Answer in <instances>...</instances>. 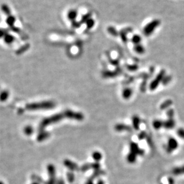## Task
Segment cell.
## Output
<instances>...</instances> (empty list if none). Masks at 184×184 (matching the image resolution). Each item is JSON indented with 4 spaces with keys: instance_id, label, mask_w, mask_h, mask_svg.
I'll return each instance as SVG.
<instances>
[{
    "instance_id": "6da1fadb",
    "label": "cell",
    "mask_w": 184,
    "mask_h": 184,
    "mask_svg": "<svg viewBox=\"0 0 184 184\" xmlns=\"http://www.w3.org/2000/svg\"><path fill=\"white\" fill-rule=\"evenodd\" d=\"M161 22L160 20L155 19L153 21L148 23L144 29V34L145 36H149L153 33L154 30L157 28V27L160 25Z\"/></svg>"
},
{
    "instance_id": "7a4b0ae2",
    "label": "cell",
    "mask_w": 184,
    "mask_h": 184,
    "mask_svg": "<svg viewBox=\"0 0 184 184\" xmlns=\"http://www.w3.org/2000/svg\"><path fill=\"white\" fill-rule=\"evenodd\" d=\"M165 74H166V71L165 70H161L157 75V76L156 77L155 79L154 80L151 82L150 86H149V89L151 90H154L155 89H156L157 87H158L159 83L161 82V81H162L163 78H165Z\"/></svg>"
},
{
    "instance_id": "3957f363",
    "label": "cell",
    "mask_w": 184,
    "mask_h": 184,
    "mask_svg": "<svg viewBox=\"0 0 184 184\" xmlns=\"http://www.w3.org/2000/svg\"><path fill=\"white\" fill-rule=\"evenodd\" d=\"M178 147V142L173 138H170L168 141L167 145L166 147V151L167 153H170L175 151Z\"/></svg>"
},
{
    "instance_id": "277c9868",
    "label": "cell",
    "mask_w": 184,
    "mask_h": 184,
    "mask_svg": "<svg viewBox=\"0 0 184 184\" xmlns=\"http://www.w3.org/2000/svg\"><path fill=\"white\" fill-rule=\"evenodd\" d=\"M65 117L71 119L81 121L84 119V115L80 112H75L71 111H67L65 112Z\"/></svg>"
},
{
    "instance_id": "5b68a950",
    "label": "cell",
    "mask_w": 184,
    "mask_h": 184,
    "mask_svg": "<svg viewBox=\"0 0 184 184\" xmlns=\"http://www.w3.org/2000/svg\"><path fill=\"white\" fill-rule=\"evenodd\" d=\"M115 130L117 132H122V131H127V132H131L132 128L127 125L124 124H118L115 126Z\"/></svg>"
},
{
    "instance_id": "8992f818",
    "label": "cell",
    "mask_w": 184,
    "mask_h": 184,
    "mask_svg": "<svg viewBox=\"0 0 184 184\" xmlns=\"http://www.w3.org/2000/svg\"><path fill=\"white\" fill-rule=\"evenodd\" d=\"M64 164L68 168H69L71 170H77L79 169L76 163H75L70 160H65Z\"/></svg>"
},
{
    "instance_id": "52a82bcc",
    "label": "cell",
    "mask_w": 184,
    "mask_h": 184,
    "mask_svg": "<svg viewBox=\"0 0 184 184\" xmlns=\"http://www.w3.org/2000/svg\"><path fill=\"white\" fill-rule=\"evenodd\" d=\"M175 126V122L173 119H169L168 120L163 122V127L167 129H171Z\"/></svg>"
},
{
    "instance_id": "ba28073f",
    "label": "cell",
    "mask_w": 184,
    "mask_h": 184,
    "mask_svg": "<svg viewBox=\"0 0 184 184\" xmlns=\"http://www.w3.org/2000/svg\"><path fill=\"white\" fill-rule=\"evenodd\" d=\"M3 39H4V42L6 44H8L13 43V42L15 41V38L14 36L11 35V34L7 33L5 34V36L3 38Z\"/></svg>"
},
{
    "instance_id": "9c48e42d",
    "label": "cell",
    "mask_w": 184,
    "mask_h": 184,
    "mask_svg": "<svg viewBox=\"0 0 184 184\" xmlns=\"http://www.w3.org/2000/svg\"><path fill=\"white\" fill-rule=\"evenodd\" d=\"M118 72L117 71H106L102 73V76L105 78H112L118 76Z\"/></svg>"
},
{
    "instance_id": "30bf717a",
    "label": "cell",
    "mask_w": 184,
    "mask_h": 184,
    "mask_svg": "<svg viewBox=\"0 0 184 184\" xmlns=\"http://www.w3.org/2000/svg\"><path fill=\"white\" fill-rule=\"evenodd\" d=\"M132 123L133 126L135 130H139V124H140V119L137 115H134L132 118Z\"/></svg>"
},
{
    "instance_id": "8fae6325",
    "label": "cell",
    "mask_w": 184,
    "mask_h": 184,
    "mask_svg": "<svg viewBox=\"0 0 184 184\" xmlns=\"http://www.w3.org/2000/svg\"><path fill=\"white\" fill-rule=\"evenodd\" d=\"M130 149L131 153H134L138 155L140 149L139 148V147L137 144H136V143H134V142L131 143L130 145Z\"/></svg>"
},
{
    "instance_id": "7c38bea8",
    "label": "cell",
    "mask_w": 184,
    "mask_h": 184,
    "mask_svg": "<svg viewBox=\"0 0 184 184\" xmlns=\"http://www.w3.org/2000/svg\"><path fill=\"white\" fill-rule=\"evenodd\" d=\"M172 173L174 175H180L184 174V166L173 169L172 170Z\"/></svg>"
},
{
    "instance_id": "4fadbf2b",
    "label": "cell",
    "mask_w": 184,
    "mask_h": 184,
    "mask_svg": "<svg viewBox=\"0 0 184 184\" xmlns=\"http://www.w3.org/2000/svg\"><path fill=\"white\" fill-rule=\"evenodd\" d=\"M132 94V90L131 88H126L123 90L122 92V97H123L125 99H128L130 98Z\"/></svg>"
},
{
    "instance_id": "5bb4252c",
    "label": "cell",
    "mask_w": 184,
    "mask_h": 184,
    "mask_svg": "<svg viewBox=\"0 0 184 184\" xmlns=\"http://www.w3.org/2000/svg\"><path fill=\"white\" fill-rule=\"evenodd\" d=\"M68 18L71 21H74L76 19L77 16V11L75 10H70L68 13Z\"/></svg>"
},
{
    "instance_id": "9a60e30c",
    "label": "cell",
    "mask_w": 184,
    "mask_h": 184,
    "mask_svg": "<svg viewBox=\"0 0 184 184\" xmlns=\"http://www.w3.org/2000/svg\"><path fill=\"white\" fill-rule=\"evenodd\" d=\"M15 22H16V18L11 15L8 16L7 18L6 19V23H7V25L10 27H13L14 26Z\"/></svg>"
},
{
    "instance_id": "2e32d148",
    "label": "cell",
    "mask_w": 184,
    "mask_h": 184,
    "mask_svg": "<svg viewBox=\"0 0 184 184\" xmlns=\"http://www.w3.org/2000/svg\"><path fill=\"white\" fill-rule=\"evenodd\" d=\"M173 104V102L172 100H167L165 102H163V103L160 105V109L161 110H164L169 108V106H171Z\"/></svg>"
},
{
    "instance_id": "e0dca14e",
    "label": "cell",
    "mask_w": 184,
    "mask_h": 184,
    "mask_svg": "<svg viewBox=\"0 0 184 184\" xmlns=\"http://www.w3.org/2000/svg\"><path fill=\"white\" fill-rule=\"evenodd\" d=\"M136 156H137V154L130 152L128 154V155L127 157V160L128 162L130 163H134L136 161Z\"/></svg>"
},
{
    "instance_id": "ac0fdd59",
    "label": "cell",
    "mask_w": 184,
    "mask_h": 184,
    "mask_svg": "<svg viewBox=\"0 0 184 184\" xmlns=\"http://www.w3.org/2000/svg\"><path fill=\"white\" fill-rule=\"evenodd\" d=\"M134 51L138 53L139 54H142L145 52V49L144 48V47H143L141 44H137V45H135L134 46Z\"/></svg>"
},
{
    "instance_id": "d6986e66",
    "label": "cell",
    "mask_w": 184,
    "mask_h": 184,
    "mask_svg": "<svg viewBox=\"0 0 184 184\" xmlns=\"http://www.w3.org/2000/svg\"><path fill=\"white\" fill-rule=\"evenodd\" d=\"M108 31L109 33L111 34V35H112V36H114V37L118 36V34H119V33L117 32L116 29H115L114 27H112V26L108 27Z\"/></svg>"
},
{
    "instance_id": "ffe728a7",
    "label": "cell",
    "mask_w": 184,
    "mask_h": 184,
    "mask_svg": "<svg viewBox=\"0 0 184 184\" xmlns=\"http://www.w3.org/2000/svg\"><path fill=\"white\" fill-rule=\"evenodd\" d=\"M1 10H3V13H4L7 16L9 15H11V11H10L9 7L7 5L3 4L1 6Z\"/></svg>"
},
{
    "instance_id": "44dd1931",
    "label": "cell",
    "mask_w": 184,
    "mask_h": 184,
    "mask_svg": "<svg viewBox=\"0 0 184 184\" xmlns=\"http://www.w3.org/2000/svg\"><path fill=\"white\" fill-rule=\"evenodd\" d=\"M153 127L154 128L158 130V129L163 127V122L160 120H155L153 122Z\"/></svg>"
},
{
    "instance_id": "7402d4cb",
    "label": "cell",
    "mask_w": 184,
    "mask_h": 184,
    "mask_svg": "<svg viewBox=\"0 0 184 184\" xmlns=\"http://www.w3.org/2000/svg\"><path fill=\"white\" fill-rule=\"evenodd\" d=\"M132 41L135 44H139L141 41V37L138 35H134L132 38Z\"/></svg>"
},
{
    "instance_id": "603a6c76",
    "label": "cell",
    "mask_w": 184,
    "mask_h": 184,
    "mask_svg": "<svg viewBox=\"0 0 184 184\" xmlns=\"http://www.w3.org/2000/svg\"><path fill=\"white\" fill-rule=\"evenodd\" d=\"M92 157L93 158V159L96 161H99L101 160V159L102 158V154L99 153V152H94L92 154Z\"/></svg>"
},
{
    "instance_id": "cb8c5ba5",
    "label": "cell",
    "mask_w": 184,
    "mask_h": 184,
    "mask_svg": "<svg viewBox=\"0 0 184 184\" xmlns=\"http://www.w3.org/2000/svg\"><path fill=\"white\" fill-rule=\"evenodd\" d=\"M120 37L122 39V41L124 43H127V32L126 31H121V32L120 33Z\"/></svg>"
},
{
    "instance_id": "d4e9b609",
    "label": "cell",
    "mask_w": 184,
    "mask_h": 184,
    "mask_svg": "<svg viewBox=\"0 0 184 184\" xmlns=\"http://www.w3.org/2000/svg\"><path fill=\"white\" fill-rule=\"evenodd\" d=\"M90 17H91V13H87V14L84 15L82 17V18H81V21H80L81 23H86L87 20H89L90 19Z\"/></svg>"
},
{
    "instance_id": "484cf974",
    "label": "cell",
    "mask_w": 184,
    "mask_h": 184,
    "mask_svg": "<svg viewBox=\"0 0 184 184\" xmlns=\"http://www.w3.org/2000/svg\"><path fill=\"white\" fill-rule=\"evenodd\" d=\"M86 23V26H87V28L89 29L93 27V26L94 25V21L93 19L90 18L89 20H87Z\"/></svg>"
},
{
    "instance_id": "4316f807",
    "label": "cell",
    "mask_w": 184,
    "mask_h": 184,
    "mask_svg": "<svg viewBox=\"0 0 184 184\" xmlns=\"http://www.w3.org/2000/svg\"><path fill=\"white\" fill-rule=\"evenodd\" d=\"M171 80H172V77L170 76H165L162 81V83L163 85H166L170 82V81H171Z\"/></svg>"
},
{
    "instance_id": "83f0119b",
    "label": "cell",
    "mask_w": 184,
    "mask_h": 184,
    "mask_svg": "<svg viewBox=\"0 0 184 184\" xmlns=\"http://www.w3.org/2000/svg\"><path fill=\"white\" fill-rule=\"evenodd\" d=\"M174 111L172 110V109H170L167 112V115L169 117V119H173L174 117Z\"/></svg>"
},
{
    "instance_id": "f1b7e54d",
    "label": "cell",
    "mask_w": 184,
    "mask_h": 184,
    "mask_svg": "<svg viewBox=\"0 0 184 184\" xmlns=\"http://www.w3.org/2000/svg\"><path fill=\"white\" fill-rule=\"evenodd\" d=\"M90 167H91V168H92L93 169L98 170H99L100 166L99 165V163L97 162V163H92V164H90Z\"/></svg>"
},
{
    "instance_id": "f546056e",
    "label": "cell",
    "mask_w": 184,
    "mask_h": 184,
    "mask_svg": "<svg viewBox=\"0 0 184 184\" xmlns=\"http://www.w3.org/2000/svg\"><path fill=\"white\" fill-rule=\"evenodd\" d=\"M127 67V69H128L129 71H134L137 70L138 68V65H128Z\"/></svg>"
},
{
    "instance_id": "4dcf8cb0",
    "label": "cell",
    "mask_w": 184,
    "mask_h": 184,
    "mask_svg": "<svg viewBox=\"0 0 184 184\" xmlns=\"http://www.w3.org/2000/svg\"><path fill=\"white\" fill-rule=\"evenodd\" d=\"M177 133H178V136H179L180 138L184 139V129H183V128L178 129V132H177Z\"/></svg>"
},
{
    "instance_id": "1f68e13d",
    "label": "cell",
    "mask_w": 184,
    "mask_h": 184,
    "mask_svg": "<svg viewBox=\"0 0 184 184\" xmlns=\"http://www.w3.org/2000/svg\"><path fill=\"white\" fill-rule=\"evenodd\" d=\"M80 25H81V22H77L76 20H74V21L72 22V27H74V28H79Z\"/></svg>"
},
{
    "instance_id": "d6a6232c",
    "label": "cell",
    "mask_w": 184,
    "mask_h": 184,
    "mask_svg": "<svg viewBox=\"0 0 184 184\" xmlns=\"http://www.w3.org/2000/svg\"><path fill=\"white\" fill-rule=\"evenodd\" d=\"M146 133L145 132H141L139 135H138V138L139 139L141 140V139H144L145 137H146Z\"/></svg>"
},
{
    "instance_id": "836d02e7",
    "label": "cell",
    "mask_w": 184,
    "mask_h": 184,
    "mask_svg": "<svg viewBox=\"0 0 184 184\" xmlns=\"http://www.w3.org/2000/svg\"><path fill=\"white\" fill-rule=\"evenodd\" d=\"M90 168H91L90 164V165L86 164V165L82 166V167H81V170H83V171H86V170H88V169H90Z\"/></svg>"
},
{
    "instance_id": "e575fe53",
    "label": "cell",
    "mask_w": 184,
    "mask_h": 184,
    "mask_svg": "<svg viewBox=\"0 0 184 184\" xmlns=\"http://www.w3.org/2000/svg\"><path fill=\"white\" fill-rule=\"evenodd\" d=\"M6 33H7L5 32V31L3 29L0 28V38H3Z\"/></svg>"
},
{
    "instance_id": "d590c367",
    "label": "cell",
    "mask_w": 184,
    "mask_h": 184,
    "mask_svg": "<svg viewBox=\"0 0 184 184\" xmlns=\"http://www.w3.org/2000/svg\"><path fill=\"white\" fill-rule=\"evenodd\" d=\"M68 176V180H70L71 182H72V181H74V176L73 174L70 173Z\"/></svg>"
},
{
    "instance_id": "8d00e7d4",
    "label": "cell",
    "mask_w": 184,
    "mask_h": 184,
    "mask_svg": "<svg viewBox=\"0 0 184 184\" xmlns=\"http://www.w3.org/2000/svg\"><path fill=\"white\" fill-rule=\"evenodd\" d=\"M86 184H94V183H93V181H92L91 179H90V180H88V181L86 182Z\"/></svg>"
},
{
    "instance_id": "74e56055",
    "label": "cell",
    "mask_w": 184,
    "mask_h": 184,
    "mask_svg": "<svg viewBox=\"0 0 184 184\" xmlns=\"http://www.w3.org/2000/svg\"><path fill=\"white\" fill-rule=\"evenodd\" d=\"M97 184H104V182L103 181H102V180H99V181L98 182Z\"/></svg>"
},
{
    "instance_id": "f35d334b",
    "label": "cell",
    "mask_w": 184,
    "mask_h": 184,
    "mask_svg": "<svg viewBox=\"0 0 184 184\" xmlns=\"http://www.w3.org/2000/svg\"><path fill=\"white\" fill-rule=\"evenodd\" d=\"M0 184H5L3 181H0Z\"/></svg>"
},
{
    "instance_id": "ab89813d",
    "label": "cell",
    "mask_w": 184,
    "mask_h": 184,
    "mask_svg": "<svg viewBox=\"0 0 184 184\" xmlns=\"http://www.w3.org/2000/svg\"><path fill=\"white\" fill-rule=\"evenodd\" d=\"M31 184H38V183H36V182H35V183H31Z\"/></svg>"
}]
</instances>
